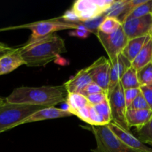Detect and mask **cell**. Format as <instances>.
Returning <instances> with one entry per match:
<instances>
[{
	"label": "cell",
	"mask_w": 152,
	"mask_h": 152,
	"mask_svg": "<svg viewBox=\"0 0 152 152\" xmlns=\"http://www.w3.org/2000/svg\"><path fill=\"white\" fill-rule=\"evenodd\" d=\"M19 50L28 67L45 66L67 51L65 40L55 34L25 43Z\"/></svg>",
	"instance_id": "1"
},
{
	"label": "cell",
	"mask_w": 152,
	"mask_h": 152,
	"mask_svg": "<svg viewBox=\"0 0 152 152\" xmlns=\"http://www.w3.org/2000/svg\"><path fill=\"white\" fill-rule=\"evenodd\" d=\"M68 93L63 85L41 87H20L15 88L5 98L10 103L28 104L50 108L65 102Z\"/></svg>",
	"instance_id": "2"
},
{
	"label": "cell",
	"mask_w": 152,
	"mask_h": 152,
	"mask_svg": "<svg viewBox=\"0 0 152 152\" xmlns=\"http://www.w3.org/2000/svg\"><path fill=\"white\" fill-rule=\"evenodd\" d=\"M42 108L44 107L4 101L0 105V133L19 126L24 120Z\"/></svg>",
	"instance_id": "3"
},
{
	"label": "cell",
	"mask_w": 152,
	"mask_h": 152,
	"mask_svg": "<svg viewBox=\"0 0 152 152\" xmlns=\"http://www.w3.org/2000/svg\"><path fill=\"white\" fill-rule=\"evenodd\" d=\"M91 130L96 142L94 152H137L122 142L108 125L91 126Z\"/></svg>",
	"instance_id": "4"
},
{
	"label": "cell",
	"mask_w": 152,
	"mask_h": 152,
	"mask_svg": "<svg viewBox=\"0 0 152 152\" xmlns=\"http://www.w3.org/2000/svg\"><path fill=\"white\" fill-rule=\"evenodd\" d=\"M79 25L80 24L69 23L59 19H53L25 25L23 28H28L31 31V37L26 42L31 43L42 37L54 34L56 31L78 29Z\"/></svg>",
	"instance_id": "5"
},
{
	"label": "cell",
	"mask_w": 152,
	"mask_h": 152,
	"mask_svg": "<svg viewBox=\"0 0 152 152\" xmlns=\"http://www.w3.org/2000/svg\"><path fill=\"white\" fill-rule=\"evenodd\" d=\"M95 34L108 54L111 64L117 62V57L121 54L129 41L123 28L121 27L117 31L110 34H104L98 31Z\"/></svg>",
	"instance_id": "6"
},
{
	"label": "cell",
	"mask_w": 152,
	"mask_h": 152,
	"mask_svg": "<svg viewBox=\"0 0 152 152\" xmlns=\"http://www.w3.org/2000/svg\"><path fill=\"white\" fill-rule=\"evenodd\" d=\"M108 104L111 109V122L117 124L122 129L130 132L126 122V114L127 111L124 97V90L119 83L115 88L108 94Z\"/></svg>",
	"instance_id": "7"
},
{
	"label": "cell",
	"mask_w": 152,
	"mask_h": 152,
	"mask_svg": "<svg viewBox=\"0 0 152 152\" xmlns=\"http://www.w3.org/2000/svg\"><path fill=\"white\" fill-rule=\"evenodd\" d=\"M122 28L129 39L150 35L152 34L151 15L127 19L122 23Z\"/></svg>",
	"instance_id": "8"
},
{
	"label": "cell",
	"mask_w": 152,
	"mask_h": 152,
	"mask_svg": "<svg viewBox=\"0 0 152 152\" xmlns=\"http://www.w3.org/2000/svg\"><path fill=\"white\" fill-rule=\"evenodd\" d=\"M92 82L102 88L108 94L110 80L111 62L105 56H101L86 68Z\"/></svg>",
	"instance_id": "9"
},
{
	"label": "cell",
	"mask_w": 152,
	"mask_h": 152,
	"mask_svg": "<svg viewBox=\"0 0 152 152\" xmlns=\"http://www.w3.org/2000/svg\"><path fill=\"white\" fill-rule=\"evenodd\" d=\"M113 133L121 140L127 147L137 152H152V148L142 143L137 137L132 134L131 132L122 129L113 122H110L108 124Z\"/></svg>",
	"instance_id": "10"
},
{
	"label": "cell",
	"mask_w": 152,
	"mask_h": 152,
	"mask_svg": "<svg viewBox=\"0 0 152 152\" xmlns=\"http://www.w3.org/2000/svg\"><path fill=\"white\" fill-rule=\"evenodd\" d=\"M71 9L78 15L81 22L103 14L96 0H77Z\"/></svg>",
	"instance_id": "11"
},
{
	"label": "cell",
	"mask_w": 152,
	"mask_h": 152,
	"mask_svg": "<svg viewBox=\"0 0 152 152\" xmlns=\"http://www.w3.org/2000/svg\"><path fill=\"white\" fill-rule=\"evenodd\" d=\"M73 114L67 111L66 109L62 108H57L55 107H50V108H44L39 110L34 114L30 116L29 117L24 120L21 125L26 124V123H34V122L42 121L46 120H53V119L62 118V117H71Z\"/></svg>",
	"instance_id": "12"
},
{
	"label": "cell",
	"mask_w": 152,
	"mask_h": 152,
	"mask_svg": "<svg viewBox=\"0 0 152 152\" xmlns=\"http://www.w3.org/2000/svg\"><path fill=\"white\" fill-rule=\"evenodd\" d=\"M130 66L131 62L122 53L118 56L117 62L111 64L108 94L111 93L115 88L116 86L120 83L121 77Z\"/></svg>",
	"instance_id": "13"
},
{
	"label": "cell",
	"mask_w": 152,
	"mask_h": 152,
	"mask_svg": "<svg viewBox=\"0 0 152 152\" xmlns=\"http://www.w3.org/2000/svg\"><path fill=\"white\" fill-rule=\"evenodd\" d=\"M91 83L93 82L86 68L79 71L74 77L65 82L63 84V86L68 94H80L86 86Z\"/></svg>",
	"instance_id": "14"
},
{
	"label": "cell",
	"mask_w": 152,
	"mask_h": 152,
	"mask_svg": "<svg viewBox=\"0 0 152 152\" xmlns=\"http://www.w3.org/2000/svg\"><path fill=\"white\" fill-rule=\"evenodd\" d=\"M23 65L25 62L19 53V48H15L0 58V76L9 74Z\"/></svg>",
	"instance_id": "15"
},
{
	"label": "cell",
	"mask_w": 152,
	"mask_h": 152,
	"mask_svg": "<svg viewBox=\"0 0 152 152\" xmlns=\"http://www.w3.org/2000/svg\"><path fill=\"white\" fill-rule=\"evenodd\" d=\"M151 117L152 111L150 109H127L126 114V122L129 129L131 127H135L137 130L148 123Z\"/></svg>",
	"instance_id": "16"
},
{
	"label": "cell",
	"mask_w": 152,
	"mask_h": 152,
	"mask_svg": "<svg viewBox=\"0 0 152 152\" xmlns=\"http://www.w3.org/2000/svg\"><path fill=\"white\" fill-rule=\"evenodd\" d=\"M151 37V34H150V35L129 39L126 47L122 52V54L132 63V61L137 56L145 43L150 39Z\"/></svg>",
	"instance_id": "17"
},
{
	"label": "cell",
	"mask_w": 152,
	"mask_h": 152,
	"mask_svg": "<svg viewBox=\"0 0 152 152\" xmlns=\"http://www.w3.org/2000/svg\"><path fill=\"white\" fill-rule=\"evenodd\" d=\"M152 62V34L150 39L142 47L137 56L131 63V65L138 71Z\"/></svg>",
	"instance_id": "18"
},
{
	"label": "cell",
	"mask_w": 152,
	"mask_h": 152,
	"mask_svg": "<svg viewBox=\"0 0 152 152\" xmlns=\"http://www.w3.org/2000/svg\"><path fill=\"white\" fill-rule=\"evenodd\" d=\"M65 102L67 105L66 110L71 113L73 115L77 110L83 108L89 104L86 96L79 93L68 94Z\"/></svg>",
	"instance_id": "19"
},
{
	"label": "cell",
	"mask_w": 152,
	"mask_h": 152,
	"mask_svg": "<svg viewBox=\"0 0 152 152\" xmlns=\"http://www.w3.org/2000/svg\"><path fill=\"white\" fill-rule=\"evenodd\" d=\"M123 90L131 88H140L139 81L137 77V71L131 65L124 73L120 81Z\"/></svg>",
	"instance_id": "20"
},
{
	"label": "cell",
	"mask_w": 152,
	"mask_h": 152,
	"mask_svg": "<svg viewBox=\"0 0 152 152\" xmlns=\"http://www.w3.org/2000/svg\"><path fill=\"white\" fill-rule=\"evenodd\" d=\"M121 27L122 24L118 19L113 17L105 16L102 22L98 28L97 31L104 34H110L117 31Z\"/></svg>",
	"instance_id": "21"
},
{
	"label": "cell",
	"mask_w": 152,
	"mask_h": 152,
	"mask_svg": "<svg viewBox=\"0 0 152 152\" xmlns=\"http://www.w3.org/2000/svg\"><path fill=\"white\" fill-rule=\"evenodd\" d=\"M152 12V0H147L145 2L140 5L137 6L135 8L131 11V13L128 15L125 21L130 19H135V18L142 17L148 14H151Z\"/></svg>",
	"instance_id": "22"
},
{
	"label": "cell",
	"mask_w": 152,
	"mask_h": 152,
	"mask_svg": "<svg viewBox=\"0 0 152 152\" xmlns=\"http://www.w3.org/2000/svg\"><path fill=\"white\" fill-rule=\"evenodd\" d=\"M137 77L140 86L152 85V62L138 70Z\"/></svg>",
	"instance_id": "23"
},
{
	"label": "cell",
	"mask_w": 152,
	"mask_h": 152,
	"mask_svg": "<svg viewBox=\"0 0 152 152\" xmlns=\"http://www.w3.org/2000/svg\"><path fill=\"white\" fill-rule=\"evenodd\" d=\"M137 135L142 143L152 144V117L148 123L137 130Z\"/></svg>",
	"instance_id": "24"
},
{
	"label": "cell",
	"mask_w": 152,
	"mask_h": 152,
	"mask_svg": "<svg viewBox=\"0 0 152 152\" xmlns=\"http://www.w3.org/2000/svg\"><path fill=\"white\" fill-rule=\"evenodd\" d=\"M91 126H99L107 125L102 116L96 111L93 105L89 104V123Z\"/></svg>",
	"instance_id": "25"
},
{
	"label": "cell",
	"mask_w": 152,
	"mask_h": 152,
	"mask_svg": "<svg viewBox=\"0 0 152 152\" xmlns=\"http://www.w3.org/2000/svg\"><path fill=\"white\" fill-rule=\"evenodd\" d=\"M96 111L102 116V118L107 123V125L111 122V109H110L109 104H108V99L102 103L98 104V105H93Z\"/></svg>",
	"instance_id": "26"
},
{
	"label": "cell",
	"mask_w": 152,
	"mask_h": 152,
	"mask_svg": "<svg viewBox=\"0 0 152 152\" xmlns=\"http://www.w3.org/2000/svg\"><path fill=\"white\" fill-rule=\"evenodd\" d=\"M104 18H105V16L103 15H99V16L92 18V19H88L87 21H85V22H81V23L91 33H96L97 31L98 28L103 21Z\"/></svg>",
	"instance_id": "27"
},
{
	"label": "cell",
	"mask_w": 152,
	"mask_h": 152,
	"mask_svg": "<svg viewBox=\"0 0 152 152\" xmlns=\"http://www.w3.org/2000/svg\"><path fill=\"white\" fill-rule=\"evenodd\" d=\"M128 109L133 110H143V109H149L148 103L145 101V98L142 95V94H140L137 96L134 99V100L132 102L131 105Z\"/></svg>",
	"instance_id": "28"
},
{
	"label": "cell",
	"mask_w": 152,
	"mask_h": 152,
	"mask_svg": "<svg viewBox=\"0 0 152 152\" xmlns=\"http://www.w3.org/2000/svg\"><path fill=\"white\" fill-rule=\"evenodd\" d=\"M99 93H106V92H105L102 88H100L99 86H97L96 83H90L88 86H86L80 94L83 95L84 96H89V95L95 94Z\"/></svg>",
	"instance_id": "29"
},
{
	"label": "cell",
	"mask_w": 152,
	"mask_h": 152,
	"mask_svg": "<svg viewBox=\"0 0 152 152\" xmlns=\"http://www.w3.org/2000/svg\"><path fill=\"white\" fill-rule=\"evenodd\" d=\"M88 102L90 105H96L98 104L102 103L108 100V94L106 93H99L95 94L89 95V96H86Z\"/></svg>",
	"instance_id": "30"
},
{
	"label": "cell",
	"mask_w": 152,
	"mask_h": 152,
	"mask_svg": "<svg viewBox=\"0 0 152 152\" xmlns=\"http://www.w3.org/2000/svg\"><path fill=\"white\" fill-rule=\"evenodd\" d=\"M140 94V88H131L124 90V97L125 101H126V107L127 109L129 108L131 104L132 103L135 98Z\"/></svg>",
	"instance_id": "31"
},
{
	"label": "cell",
	"mask_w": 152,
	"mask_h": 152,
	"mask_svg": "<svg viewBox=\"0 0 152 152\" xmlns=\"http://www.w3.org/2000/svg\"><path fill=\"white\" fill-rule=\"evenodd\" d=\"M141 94L145 98V101L148 103L149 109L152 111V85L150 86H143L140 87Z\"/></svg>",
	"instance_id": "32"
},
{
	"label": "cell",
	"mask_w": 152,
	"mask_h": 152,
	"mask_svg": "<svg viewBox=\"0 0 152 152\" xmlns=\"http://www.w3.org/2000/svg\"><path fill=\"white\" fill-rule=\"evenodd\" d=\"M60 18L61 19H63V21L66 22H69V23H74V24H79V22H81L80 20L78 15L72 10H66L63 15H62Z\"/></svg>",
	"instance_id": "33"
},
{
	"label": "cell",
	"mask_w": 152,
	"mask_h": 152,
	"mask_svg": "<svg viewBox=\"0 0 152 152\" xmlns=\"http://www.w3.org/2000/svg\"><path fill=\"white\" fill-rule=\"evenodd\" d=\"M74 115H76L78 118H80V120L86 122V123L88 124L89 123V104L88 105H86V106L83 107V108H80V109L77 110V111H75Z\"/></svg>",
	"instance_id": "34"
},
{
	"label": "cell",
	"mask_w": 152,
	"mask_h": 152,
	"mask_svg": "<svg viewBox=\"0 0 152 152\" xmlns=\"http://www.w3.org/2000/svg\"><path fill=\"white\" fill-rule=\"evenodd\" d=\"M91 32L88 29L86 30H80V29H76V30H72L71 31L69 32V35L71 37H78V38L81 39H86L87 37H88L89 34Z\"/></svg>",
	"instance_id": "35"
},
{
	"label": "cell",
	"mask_w": 152,
	"mask_h": 152,
	"mask_svg": "<svg viewBox=\"0 0 152 152\" xmlns=\"http://www.w3.org/2000/svg\"><path fill=\"white\" fill-rule=\"evenodd\" d=\"M15 49V48H10L7 46L6 45L3 44V43H0V58L2 57L7 53H10V52L13 51Z\"/></svg>",
	"instance_id": "36"
},
{
	"label": "cell",
	"mask_w": 152,
	"mask_h": 152,
	"mask_svg": "<svg viewBox=\"0 0 152 152\" xmlns=\"http://www.w3.org/2000/svg\"><path fill=\"white\" fill-rule=\"evenodd\" d=\"M4 101H5V99H4V98H2V97H1V96H0V105H2V104L4 102Z\"/></svg>",
	"instance_id": "37"
},
{
	"label": "cell",
	"mask_w": 152,
	"mask_h": 152,
	"mask_svg": "<svg viewBox=\"0 0 152 152\" xmlns=\"http://www.w3.org/2000/svg\"><path fill=\"white\" fill-rule=\"evenodd\" d=\"M151 18H152V12H151Z\"/></svg>",
	"instance_id": "38"
}]
</instances>
